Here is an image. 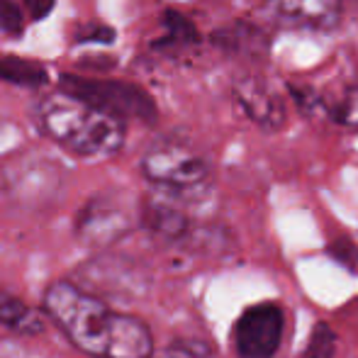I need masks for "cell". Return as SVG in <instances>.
Instances as JSON below:
<instances>
[{
    "mask_svg": "<svg viewBox=\"0 0 358 358\" xmlns=\"http://www.w3.org/2000/svg\"><path fill=\"white\" fill-rule=\"evenodd\" d=\"M44 312L78 351L93 358H151L154 336L139 317L124 315L71 280L44 292Z\"/></svg>",
    "mask_w": 358,
    "mask_h": 358,
    "instance_id": "cell-1",
    "label": "cell"
},
{
    "mask_svg": "<svg viewBox=\"0 0 358 358\" xmlns=\"http://www.w3.org/2000/svg\"><path fill=\"white\" fill-rule=\"evenodd\" d=\"M32 117L49 142L80 159H110L127 139V122L64 90L39 95Z\"/></svg>",
    "mask_w": 358,
    "mask_h": 358,
    "instance_id": "cell-2",
    "label": "cell"
},
{
    "mask_svg": "<svg viewBox=\"0 0 358 358\" xmlns=\"http://www.w3.org/2000/svg\"><path fill=\"white\" fill-rule=\"evenodd\" d=\"M59 90L80 98L83 103L122 120H137L144 124H154L159 120V108L151 93L142 85L122 78H95V76L62 73Z\"/></svg>",
    "mask_w": 358,
    "mask_h": 358,
    "instance_id": "cell-3",
    "label": "cell"
},
{
    "mask_svg": "<svg viewBox=\"0 0 358 358\" xmlns=\"http://www.w3.org/2000/svg\"><path fill=\"white\" fill-rule=\"evenodd\" d=\"M142 173L166 195H195L213 180V166L203 154L180 142H156L142 156Z\"/></svg>",
    "mask_w": 358,
    "mask_h": 358,
    "instance_id": "cell-4",
    "label": "cell"
},
{
    "mask_svg": "<svg viewBox=\"0 0 358 358\" xmlns=\"http://www.w3.org/2000/svg\"><path fill=\"white\" fill-rule=\"evenodd\" d=\"M285 312L278 302L246 307L231 327V341L239 358H273L283 344Z\"/></svg>",
    "mask_w": 358,
    "mask_h": 358,
    "instance_id": "cell-5",
    "label": "cell"
},
{
    "mask_svg": "<svg viewBox=\"0 0 358 358\" xmlns=\"http://www.w3.org/2000/svg\"><path fill=\"white\" fill-rule=\"evenodd\" d=\"M234 100L244 115L266 134H275L287 124L285 103L259 76H246L234 85Z\"/></svg>",
    "mask_w": 358,
    "mask_h": 358,
    "instance_id": "cell-6",
    "label": "cell"
},
{
    "mask_svg": "<svg viewBox=\"0 0 358 358\" xmlns=\"http://www.w3.org/2000/svg\"><path fill=\"white\" fill-rule=\"evenodd\" d=\"M264 13L290 27L331 32L344 17V0H264Z\"/></svg>",
    "mask_w": 358,
    "mask_h": 358,
    "instance_id": "cell-7",
    "label": "cell"
},
{
    "mask_svg": "<svg viewBox=\"0 0 358 358\" xmlns=\"http://www.w3.org/2000/svg\"><path fill=\"white\" fill-rule=\"evenodd\" d=\"M210 42L220 52H224L227 57L251 59V62L266 59V54L271 49L268 32L261 29L259 24L249 22V20H234V22L224 24V27L213 29Z\"/></svg>",
    "mask_w": 358,
    "mask_h": 358,
    "instance_id": "cell-8",
    "label": "cell"
},
{
    "mask_svg": "<svg viewBox=\"0 0 358 358\" xmlns=\"http://www.w3.org/2000/svg\"><path fill=\"white\" fill-rule=\"evenodd\" d=\"M142 222L149 231L169 241H178L188 234L190 220L178 205L166 198H149L142 205Z\"/></svg>",
    "mask_w": 358,
    "mask_h": 358,
    "instance_id": "cell-9",
    "label": "cell"
},
{
    "mask_svg": "<svg viewBox=\"0 0 358 358\" xmlns=\"http://www.w3.org/2000/svg\"><path fill=\"white\" fill-rule=\"evenodd\" d=\"M0 324L22 336H37L44 331V317L24 300L0 290Z\"/></svg>",
    "mask_w": 358,
    "mask_h": 358,
    "instance_id": "cell-10",
    "label": "cell"
},
{
    "mask_svg": "<svg viewBox=\"0 0 358 358\" xmlns=\"http://www.w3.org/2000/svg\"><path fill=\"white\" fill-rule=\"evenodd\" d=\"M164 37L156 39L151 47L159 49V52H178V49L195 47L200 42V29L188 15L178 13V10H166L164 17Z\"/></svg>",
    "mask_w": 358,
    "mask_h": 358,
    "instance_id": "cell-11",
    "label": "cell"
},
{
    "mask_svg": "<svg viewBox=\"0 0 358 358\" xmlns=\"http://www.w3.org/2000/svg\"><path fill=\"white\" fill-rule=\"evenodd\" d=\"M0 78L10 80L17 85H42L47 83V71L39 64L27 62V59H15V57H3L0 59Z\"/></svg>",
    "mask_w": 358,
    "mask_h": 358,
    "instance_id": "cell-12",
    "label": "cell"
},
{
    "mask_svg": "<svg viewBox=\"0 0 358 358\" xmlns=\"http://www.w3.org/2000/svg\"><path fill=\"white\" fill-rule=\"evenodd\" d=\"M327 117L341 129L358 132V85L346 88L336 103H327Z\"/></svg>",
    "mask_w": 358,
    "mask_h": 358,
    "instance_id": "cell-13",
    "label": "cell"
},
{
    "mask_svg": "<svg viewBox=\"0 0 358 358\" xmlns=\"http://www.w3.org/2000/svg\"><path fill=\"white\" fill-rule=\"evenodd\" d=\"M336 331L327 322H317L310 331L305 346V358H334L336 356Z\"/></svg>",
    "mask_w": 358,
    "mask_h": 358,
    "instance_id": "cell-14",
    "label": "cell"
},
{
    "mask_svg": "<svg viewBox=\"0 0 358 358\" xmlns=\"http://www.w3.org/2000/svg\"><path fill=\"white\" fill-rule=\"evenodd\" d=\"M0 29L8 37H22L24 8L17 0H0Z\"/></svg>",
    "mask_w": 358,
    "mask_h": 358,
    "instance_id": "cell-15",
    "label": "cell"
},
{
    "mask_svg": "<svg viewBox=\"0 0 358 358\" xmlns=\"http://www.w3.org/2000/svg\"><path fill=\"white\" fill-rule=\"evenodd\" d=\"M76 44H113L115 42V29L103 22H85L78 24L73 32Z\"/></svg>",
    "mask_w": 358,
    "mask_h": 358,
    "instance_id": "cell-16",
    "label": "cell"
},
{
    "mask_svg": "<svg viewBox=\"0 0 358 358\" xmlns=\"http://www.w3.org/2000/svg\"><path fill=\"white\" fill-rule=\"evenodd\" d=\"M287 90H290L297 108L302 110V115H312V113H317V110H324L327 113V103L315 93V90L305 88V85H295V83H287Z\"/></svg>",
    "mask_w": 358,
    "mask_h": 358,
    "instance_id": "cell-17",
    "label": "cell"
},
{
    "mask_svg": "<svg viewBox=\"0 0 358 358\" xmlns=\"http://www.w3.org/2000/svg\"><path fill=\"white\" fill-rule=\"evenodd\" d=\"M327 251H329L331 259H334L336 264L344 266V268L358 271V246L354 244V241L336 239V241H331V244L327 246Z\"/></svg>",
    "mask_w": 358,
    "mask_h": 358,
    "instance_id": "cell-18",
    "label": "cell"
},
{
    "mask_svg": "<svg viewBox=\"0 0 358 358\" xmlns=\"http://www.w3.org/2000/svg\"><path fill=\"white\" fill-rule=\"evenodd\" d=\"M22 8L34 22H42L49 17L54 8H57V0H22Z\"/></svg>",
    "mask_w": 358,
    "mask_h": 358,
    "instance_id": "cell-19",
    "label": "cell"
}]
</instances>
